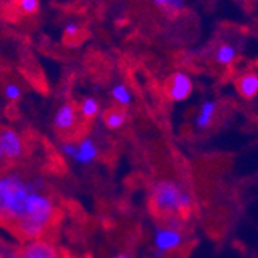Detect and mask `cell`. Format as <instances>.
Segmentation results:
<instances>
[{"instance_id":"obj_1","label":"cell","mask_w":258,"mask_h":258,"mask_svg":"<svg viewBox=\"0 0 258 258\" xmlns=\"http://www.w3.org/2000/svg\"><path fill=\"white\" fill-rule=\"evenodd\" d=\"M37 187L16 173L0 175V224L14 232L25 218L28 198Z\"/></svg>"},{"instance_id":"obj_2","label":"cell","mask_w":258,"mask_h":258,"mask_svg":"<svg viewBox=\"0 0 258 258\" xmlns=\"http://www.w3.org/2000/svg\"><path fill=\"white\" fill-rule=\"evenodd\" d=\"M53 217H54V204L51 198L43 195L37 187L28 198L25 218L16 227L14 233L25 240L37 238L50 226Z\"/></svg>"},{"instance_id":"obj_3","label":"cell","mask_w":258,"mask_h":258,"mask_svg":"<svg viewBox=\"0 0 258 258\" xmlns=\"http://www.w3.org/2000/svg\"><path fill=\"white\" fill-rule=\"evenodd\" d=\"M152 203L162 215H178L189 210L194 204L190 192L170 179L158 181L152 187Z\"/></svg>"},{"instance_id":"obj_4","label":"cell","mask_w":258,"mask_h":258,"mask_svg":"<svg viewBox=\"0 0 258 258\" xmlns=\"http://www.w3.org/2000/svg\"><path fill=\"white\" fill-rule=\"evenodd\" d=\"M194 93V81L185 72H175L167 84V95L173 102H184Z\"/></svg>"},{"instance_id":"obj_5","label":"cell","mask_w":258,"mask_h":258,"mask_svg":"<svg viewBox=\"0 0 258 258\" xmlns=\"http://www.w3.org/2000/svg\"><path fill=\"white\" fill-rule=\"evenodd\" d=\"M153 243H155V249L167 253L170 250L178 249L184 243V237L179 229H175L170 226L158 227L153 235Z\"/></svg>"},{"instance_id":"obj_6","label":"cell","mask_w":258,"mask_h":258,"mask_svg":"<svg viewBox=\"0 0 258 258\" xmlns=\"http://www.w3.org/2000/svg\"><path fill=\"white\" fill-rule=\"evenodd\" d=\"M0 146H2L4 155L8 161H17L23 156L25 146L20 133L13 128H2L0 130Z\"/></svg>"},{"instance_id":"obj_7","label":"cell","mask_w":258,"mask_h":258,"mask_svg":"<svg viewBox=\"0 0 258 258\" xmlns=\"http://www.w3.org/2000/svg\"><path fill=\"white\" fill-rule=\"evenodd\" d=\"M78 119H79V108H76V105L72 102H65L56 110L53 124L57 132L68 133L78 125Z\"/></svg>"},{"instance_id":"obj_8","label":"cell","mask_w":258,"mask_h":258,"mask_svg":"<svg viewBox=\"0 0 258 258\" xmlns=\"http://www.w3.org/2000/svg\"><path fill=\"white\" fill-rule=\"evenodd\" d=\"M99 155V147L98 144L95 143V139L93 138H82L78 144V149H76V153H75V161L81 166H88V164L95 162L96 158Z\"/></svg>"},{"instance_id":"obj_9","label":"cell","mask_w":258,"mask_h":258,"mask_svg":"<svg viewBox=\"0 0 258 258\" xmlns=\"http://www.w3.org/2000/svg\"><path fill=\"white\" fill-rule=\"evenodd\" d=\"M19 258H57V252L46 241H31L20 250Z\"/></svg>"},{"instance_id":"obj_10","label":"cell","mask_w":258,"mask_h":258,"mask_svg":"<svg viewBox=\"0 0 258 258\" xmlns=\"http://www.w3.org/2000/svg\"><path fill=\"white\" fill-rule=\"evenodd\" d=\"M237 90L246 101H252L258 96V73L246 72L237 79Z\"/></svg>"},{"instance_id":"obj_11","label":"cell","mask_w":258,"mask_h":258,"mask_svg":"<svg viewBox=\"0 0 258 258\" xmlns=\"http://www.w3.org/2000/svg\"><path fill=\"white\" fill-rule=\"evenodd\" d=\"M218 110V104L214 99H206L201 107L198 108V113L195 114V127L198 130H206L212 125L215 114Z\"/></svg>"},{"instance_id":"obj_12","label":"cell","mask_w":258,"mask_h":258,"mask_svg":"<svg viewBox=\"0 0 258 258\" xmlns=\"http://www.w3.org/2000/svg\"><path fill=\"white\" fill-rule=\"evenodd\" d=\"M127 111L124 107L121 108H110L104 114V125L108 130H119L127 124Z\"/></svg>"},{"instance_id":"obj_13","label":"cell","mask_w":258,"mask_h":258,"mask_svg":"<svg viewBox=\"0 0 258 258\" xmlns=\"http://www.w3.org/2000/svg\"><path fill=\"white\" fill-rule=\"evenodd\" d=\"M237 54H238L237 46L224 42V43L218 45V48L215 50V62L218 65L229 67L230 63H233V60L237 59Z\"/></svg>"},{"instance_id":"obj_14","label":"cell","mask_w":258,"mask_h":258,"mask_svg":"<svg viewBox=\"0 0 258 258\" xmlns=\"http://www.w3.org/2000/svg\"><path fill=\"white\" fill-rule=\"evenodd\" d=\"M110 95L113 98V101L118 104L119 107H128L132 102H133V95L128 88L127 84L124 82H118L114 84L110 90Z\"/></svg>"},{"instance_id":"obj_15","label":"cell","mask_w":258,"mask_h":258,"mask_svg":"<svg viewBox=\"0 0 258 258\" xmlns=\"http://www.w3.org/2000/svg\"><path fill=\"white\" fill-rule=\"evenodd\" d=\"M101 111V105L99 102L95 99V98H85L81 105H79V116L84 119H93V118H96V116L99 114Z\"/></svg>"},{"instance_id":"obj_16","label":"cell","mask_w":258,"mask_h":258,"mask_svg":"<svg viewBox=\"0 0 258 258\" xmlns=\"http://www.w3.org/2000/svg\"><path fill=\"white\" fill-rule=\"evenodd\" d=\"M149 2L173 14L181 13L185 8V0H149Z\"/></svg>"},{"instance_id":"obj_17","label":"cell","mask_w":258,"mask_h":258,"mask_svg":"<svg viewBox=\"0 0 258 258\" xmlns=\"http://www.w3.org/2000/svg\"><path fill=\"white\" fill-rule=\"evenodd\" d=\"M17 5L25 16H34L39 11L40 0H17Z\"/></svg>"},{"instance_id":"obj_18","label":"cell","mask_w":258,"mask_h":258,"mask_svg":"<svg viewBox=\"0 0 258 258\" xmlns=\"http://www.w3.org/2000/svg\"><path fill=\"white\" fill-rule=\"evenodd\" d=\"M22 96V90L17 84H7L5 87V98L8 101H19Z\"/></svg>"},{"instance_id":"obj_19","label":"cell","mask_w":258,"mask_h":258,"mask_svg":"<svg viewBox=\"0 0 258 258\" xmlns=\"http://www.w3.org/2000/svg\"><path fill=\"white\" fill-rule=\"evenodd\" d=\"M79 33H81V27H79V23H76V22H68L67 25L63 27V34L67 37H78Z\"/></svg>"},{"instance_id":"obj_20","label":"cell","mask_w":258,"mask_h":258,"mask_svg":"<svg viewBox=\"0 0 258 258\" xmlns=\"http://www.w3.org/2000/svg\"><path fill=\"white\" fill-rule=\"evenodd\" d=\"M76 149H78V144H73V143H63V144H60V152L65 156H70V158L75 156Z\"/></svg>"},{"instance_id":"obj_21","label":"cell","mask_w":258,"mask_h":258,"mask_svg":"<svg viewBox=\"0 0 258 258\" xmlns=\"http://www.w3.org/2000/svg\"><path fill=\"white\" fill-rule=\"evenodd\" d=\"M164 255H166V253L161 252V250H158V249L153 250V258H164Z\"/></svg>"},{"instance_id":"obj_22","label":"cell","mask_w":258,"mask_h":258,"mask_svg":"<svg viewBox=\"0 0 258 258\" xmlns=\"http://www.w3.org/2000/svg\"><path fill=\"white\" fill-rule=\"evenodd\" d=\"M7 158H5V155H4V150H2V146H0V166L4 164V161H5Z\"/></svg>"},{"instance_id":"obj_23","label":"cell","mask_w":258,"mask_h":258,"mask_svg":"<svg viewBox=\"0 0 258 258\" xmlns=\"http://www.w3.org/2000/svg\"><path fill=\"white\" fill-rule=\"evenodd\" d=\"M113 258H130V255H127V253H119V255H116V256H113Z\"/></svg>"}]
</instances>
